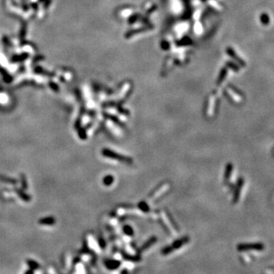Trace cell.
Instances as JSON below:
<instances>
[{
  "label": "cell",
  "instance_id": "cell-2",
  "mask_svg": "<svg viewBox=\"0 0 274 274\" xmlns=\"http://www.w3.org/2000/svg\"><path fill=\"white\" fill-rule=\"evenodd\" d=\"M189 241L190 238L188 237H185V238L180 239V240L176 241H174V242L173 243V245H172L165 248L162 250V254H168L172 253V251H174V250H176V249L180 248L181 246H183V245H185L186 243H188Z\"/></svg>",
  "mask_w": 274,
  "mask_h": 274
},
{
  "label": "cell",
  "instance_id": "cell-8",
  "mask_svg": "<svg viewBox=\"0 0 274 274\" xmlns=\"http://www.w3.org/2000/svg\"><path fill=\"white\" fill-rule=\"evenodd\" d=\"M260 21L264 25H268L270 22V16H269V15L266 14V13H263V14L260 15Z\"/></svg>",
  "mask_w": 274,
  "mask_h": 274
},
{
  "label": "cell",
  "instance_id": "cell-10",
  "mask_svg": "<svg viewBox=\"0 0 274 274\" xmlns=\"http://www.w3.org/2000/svg\"><path fill=\"white\" fill-rule=\"evenodd\" d=\"M227 75V69H222L221 73H220V75H219V80H218V83H220L223 81V79Z\"/></svg>",
  "mask_w": 274,
  "mask_h": 274
},
{
  "label": "cell",
  "instance_id": "cell-1",
  "mask_svg": "<svg viewBox=\"0 0 274 274\" xmlns=\"http://www.w3.org/2000/svg\"><path fill=\"white\" fill-rule=\"evenodd\" d=\"M102 154L103 155L106 156V157H108L110 158H112V159H115L117 160L119 162H125V163H132V160L131 159V158H129V157H126V156L122 155L117 154L116 152H113L111 150L109 149H104L102 151Z\"/></svg>",
  "mask_w": 274,
  "mask_h": 274
},
{
  "label": "cell",
  "instance_id": "cell-3",
  "mask_svg": "<svg viewBox=\"0 0 274 274\" xmlns=\"http://www.w3.org/2000/svg\"><path fill=\"white\" fill-rule=\"evenodd\" d=\"M237 248L241 251L249 250H262L264 248V246L261 243H256V244H250V245H239L237 247Z\"/></svg>",
  "mask_w": 274,
  "mask_h": 274
},
{
  "label": "cell",
  "instance_id": "cell-14",
  "mask_svg": "<svg viewBox=\"0 0 274 274\" xmlns=\"http://www.w3.org/2000/svg\"><path fill=\"white\" fill-rule=\"evenodd\" d=\"M124 229H125V232H126V234H128V235H132V230L130 227H126Z\"/></svg>",
  "mask_w": 274,
  "mask_h": 274
},
{
  "label": "cell",
  "instance_id": "cell-12",
  "mask_svg": "<svg viewBox=\"0 0 274 274\" xmlns=\"http://www.w3.org/2000/svg\"><path fill=\"white\" fill-rule=\"evenodd\" d=\"M227 66H229V68H231V69H233L234 71H238L239 70V67L236 64H235L232 62H229V63H227Z\"/></svg>",
  "mask_w": 274,
  "mask_h": 274
},
{
  "label": "cell",
  "instance_id": "cell-5",
  "mask_svg": "<svg viewBox=\"0 0 274 274\" xmlns=\"http://www.w3.org/2000/svg\"><path fill=\"white\" fill-rule=\"evenodd\" d=\"M226 51H227V53H228V54H229V55L230 56H231V57L233 59H235V61L238 62V63L239 64H240V65H241V66H245V61H243L242 59H241V58L239 57L237 55L236 53H235V50H233L232 48L229 47V48H228V49H227Z\"/></svg>",
  "mask_w": 274,
  "mask_h": 274
},
{
  "label": "cell",
  "instance_id": "cell-7",
  "mask_svg": "<svg viewBox=\"0 0 274 274\" xmlns=\"http://www.w3.org/2000/svg\"><path fill=\"white\" fill-rule=\"evenodd\" d=\"M168 186L166 185V184L162 186V188H160L158 190H157V191H155V193H153V195L152 194V196H151V199H156V198H158V197L160 196L159 194H162L164 192H165V190L168 189Z\"/></svg>",
  "mask_w": 274,
  "mask_h": 274
},
{
  "label": "cell",
  "instance_id": "cell-11",
  "mask_svg": "<svg viewBox=\"0 0 274 274\" xmlns=\"http://www.w3.org/2000/svg\"><path fill=\"white\" fill-rule=\"evenodd\" d=\"M113 181H114V178H113L112 176H107L106 178L104 179V183L106 185H111Z\"/></svg>",
  "mask_w": 274,
  "mask_h": 274
},
{
  "label": "cell",
  "instance_id": "cell-9",
  "mask_svg": "<svg viewBox=\"0 0 274 274\" xmlns=\"http://www.w3.org/2000/svg\"><path fill=\"white\" fill-rule=\"evenodd\" d=\"M156 241H157V239H156L155 237H152V238H150L149 240L147 241V242L145 243V245L142 247L141 250H142V251H143V250H146L147 248H150V247L152 246V245H154V243Z\"/></svg>",
  "mask_w": 274,
  "mask_h": 274
},
{
  "label": "cell",
  "instance_id": "cell-13",
  "mask_svg": "<svg viewBox=\"0 0 274 274\" xmlns=\"http://www.w3.org/2000/svg\"><path fill=\"white\" fill-rule=\"evenodd\" d=\"M139 206H142V207H140V209H142L143 211H148V209H149L148 206L146 205L145 203H140Z\"/></svg>",
  "mask_w": 274,
  "mask_h": 274
},
{
  "label": "cell",
  "instance_id": "cell-6",
  "mask_svg": "<svg viewBox=\"0 0 274 274\" xmlns=\"http://www.w3.org/2000/svg\"><path fill=\"white\" fill-rule=\"evenodd\" d=\"M232 170H233L232 164H229V165L226 166V168H225V175H224V179H225V181H228L230 179V178H231V173H232Z\"/></svg>",
  "mask_w": 274,
  "mask_h": 274
},
{
  "label": "cell",
  "instance_id": "cell-4",
  "mask_svg": "<svg viewBox=\"0 0 274 274\" xmlns=\"http://www.w3.org/2000/svg\"><path fill=\"white\" fill-rule=\"evenodd\" d=\"M244 184V181L242 178H240L238 181V184H237V188L235 190V193H234V197H233V202L234 203H237L239 197H240V193L242 188V186Z\"/></svg>",
  "mask_w": 274,
  "mask_h": 274
}]
</instances>
